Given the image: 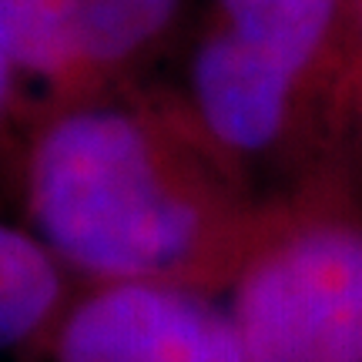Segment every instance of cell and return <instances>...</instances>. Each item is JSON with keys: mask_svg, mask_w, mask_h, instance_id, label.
Wrapping results in <instances>:
<instances>
[{"mask_svg": "<svg viewBox=\"0 0 362 362\" xmlns=\"http://www.w3.org/2000/svg\"><path fill=\"white\" fill-rule=\"evenodd\" d=\"M329 151L362 178V0H349V21L329 98Z\"/></svg>", "mask_w": 362, "mask_h": 362, "instance_id": "cell-8", "label": "cell"}, {"mask_svg": "<svg viewBox=\"0 0 362 362\" xmlns=\"http://www.w3.org/2000/svg\"><path fill=\"white\" fill-rule=\"evenodd\" d=\"M13 78H17V71H13L11 51H7V40H4V30H0V115H4V107H7V101H11Z\"/></svg>", "mask_w": 362, "mask_h": 362, "instance_id": "cell-9", "label": "cell"}, {"mask_svg": "<svg viewBox=\"0 0 362 362\" xmlns=\"http://www.w3.org/2000/svg\"><path fill=\"white\" fill-rule=\"evenodd\" d=\"M349 0H215V24L332 98ZM329 121V117H325Z\"/></svg>", "mask_w": 362, "mask_h": 362, "instance_id": "cell-4", "label": "cell"}, {"mask_svg": "<svg viewBox=\"0 0 362 362\" xmlns=\"http://www.w3.org/2000/svg\"><path fill=\"white\" fill-rule=\"evenodd\" d=\"M71 302L61 262L30 232L0 221V352L47 346Z\"/></svg>", "mask_w": 362, "mask_h": 362, "instance_id": "cell-5", "label": "cell"}, {"mask_svg": "<svg viewBox=\"0 0 362 362\" xmlns=\"http://www.w3.org/2000/svg\"><path fill=\"white\" fill-rule=\"evenodd\" d=\"M181 0H78L81 81L115 74L161 44Z\"/></svg>", "mask_w": 362, "mask_h": 362, "instance_id": "cell-7", "label": "cell"}, {"mask_svg": "<svg viewBox=\"0 0 362 362\" xmlns=\"http://www.w3.org/2000/svg\"><path fill=\"white\" fill-rule=\"evenodd\" d=\"M0 30L17 74L81 88L78 0H0Z\"/></svg>", "mask_w": 362, "mask_h": 362, "instance_id": "cell-6", "label": "cell"}, {"mask_svg": "<svg viewBox=\"0 0 362 362\" xmlns=\"http://www.w3.org/2000/svg\"><path fill=\"white\" fill-rule=\"evenodd\" d=\"M47 352L51 362H245L228 305L175 285L84 288Z\"/></svg>", "mask_w": 362, "mask_h": 362, "instance_id": "cell-3", "label": "cell"}, {"mask_svg": "<svg viewBox=\"0 0 362 362\" xmlns=\"http://www.w3.org/2000/svg\"><path fill=\"white\" fill-rule=\"evenodd\" d=\"M228 315L245 362H362V178L319 165L262 198Z\"/></svg>", "mask_w": 362, "mask_h": 362, "instance_id": "cell-2", "label": "cell"}, {"mask_svg": "<svg viewBox=\"0 0 362 362\" xmlns=\"http://www.w3.org/2000/svg\"><path fill=\"white\" fill-rule=\"evenodd\" d=\"M24 205L30 235L84 288L175 285L225 296L262 198L158 107L78 101L30 148Z\"/></svg>", "mask_w": 362, "mask_h": 362, "instance_id": "cell-1", "label": "cell"}]
</instances>
